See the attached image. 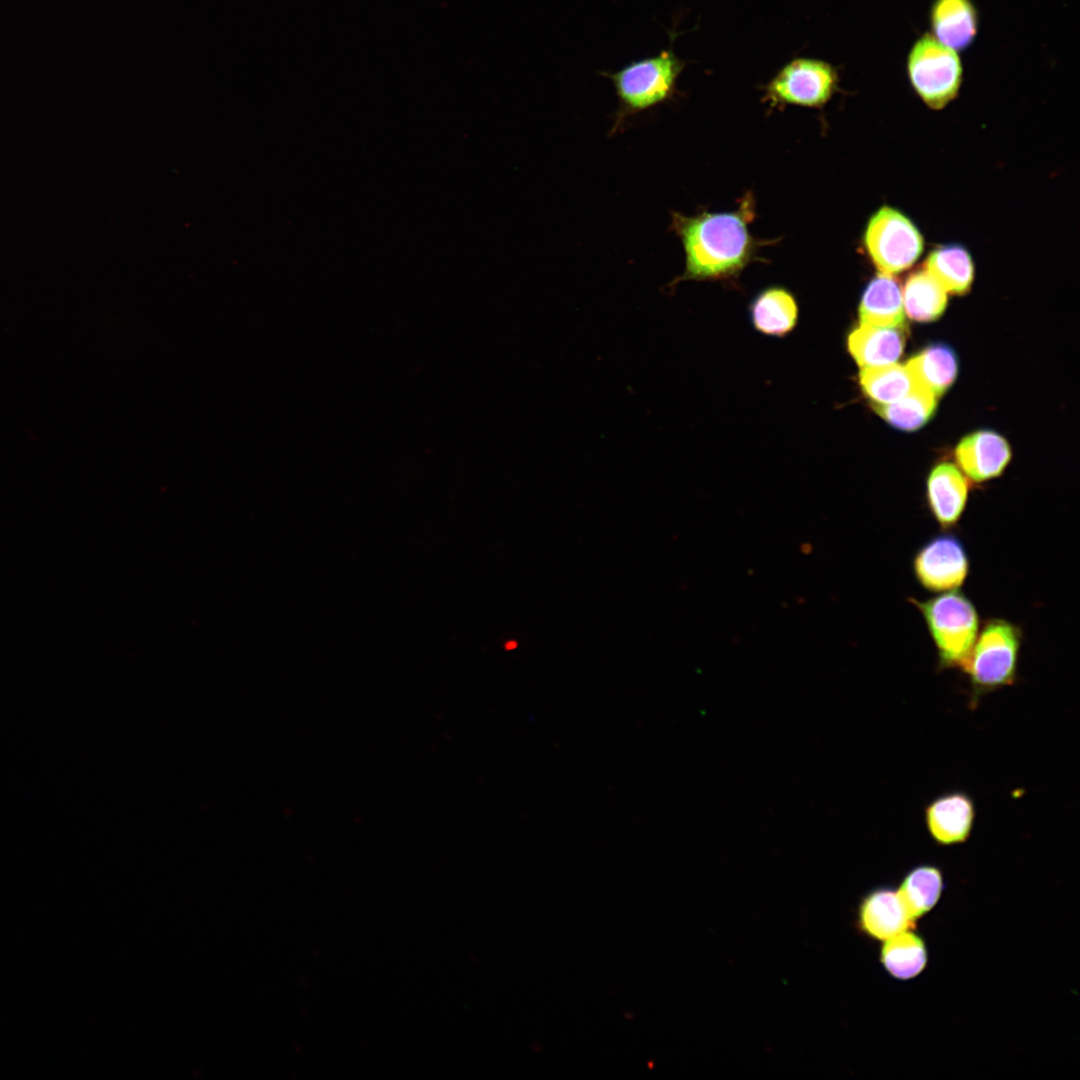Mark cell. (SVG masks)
Segmentation results:
<instances>
[{
  "label": "cell",
  "instance_id": "obj_10",
  "mask_svg": "<svg viewBox=\"0 0 1080 1080\" xmlns=\"http://www.w3.org/2000/svg\"><path fill=\"white\" fill-rule=\"evenodd\" d=\"M1011 455L1006 439L991 430L966 435L954 451L958 468L975 483L999 477L1008 466Z\"/></svg>",
  "mask_w": 1080,
  "mask_h": 1080
},
{
  "label": "cell",
  "instance_id": "obj_6",
  "mask_svg": "<svg viewBox=\"0 0 1080 1080\" xmlns=\"http://www.w3.org/2000/svg\"><path fill=\"white\" fill-rule=\"evenodd\" d=\"M864 245L879 273L893 276L917 261L924 241L908 217L892 207L883 206L867 223Z\"/></svg>",
  "mask_w": 1080,
  "mask_h": 1080
},
{
  "label": "cell",
  "instance_id": "obj_13",
  "mask_svg": "<svg viewBox=\"0 0 1080 1080\" xmlns=\"http://www.w3.org/2000/svg\"><path fill=\"white\" fill-rule=\"evenodd\" d=\"M905 330L860 324L847 337L848 351L861 368L895 363L904 350Z\"/></svg>",
  "mask_w": 1080,
  "mask_h": 1080
},
{
  "label": "cell",
  "instance_id": "obj_3",
  "mask_svg": "<svg viewBox=\"0 0 1080 1080\" xmlns=\"http://www.w3.org/2000/svg\"><path fill=\"white\" fill-rule=\"evenodd\" d=\"M908 601L924 619L939 668H961L979 632V614L973 602L958 589L925 600L910 597Z\"/></svg>",
  "mask_w": 1080,
  "mask_h": 1080
},
{
  "label": "cell",
  "instance_id": "obj_9",
  "mask_svg": "<svg viewBox=\"0 0 1080 1080\" xmlns=\"http://www.w3.org/2000/svg\"><path fill=\"white\" fill-rule=\"evenodd\" d=\"M968 478L954 464L935 465L926 479V504L932 518L943 531L958 525L967 506Z\"/></svg>",
  "mask_w": 1080,
  "mask_h": 1080
},
{
  "label": "cell",
  "instance_id": "obj_4",
  "mask_svg": "<svg viewBox=\"0 0 1080 1080\" xmlns=\"http://www.w3.org/2000/svg\"><path fill=\"white\" fill-rule=\"evenodd\" d=\"M1022 640L1023 632L1017 624L998 617L985 620L961 667L968 676L973 703L1015 683Z\"/></svg>",
  "mask_w": 1080,
  "mask_h": 1080
},
{
  "label": "cell",
  "instance_id": "obj_1",
  "mask_svg": "<svg viewBox=\"0 0 1080 1080\" xmlns=\"http://www.w3.org/2000/svg\"><path fill=\"white\" fill-rule=\"evenodd\" d=\"M672 228L685 252L680 279L727 276L740 270L752 253V238L744 214L702 213L687 217L672 213Z\"/></svg>",
  "mask_w": 1080,
  "mask_h": 1080
},
{
  "label": "cell",
  "instance_id": "obj_14",
  "mask_svg": "<svg viewBox=\"0 0 1080 1080\" xmlns=\"http://www.w3.org/2000/svg\"><path fill=\"white\" fill-rule=\"evenodd\" d=\"M934 38L953 50H964L978 32V13L972 0H934L930 9Z\"/></svg>",
  "mask_w": 1080,
  "mask_h": 1080
},
{
  "label": "cell",
  "instance_id": "obj_21",
  "mask_svg": "<svg viewBox=\"0 0 1080 1080\" xmlns=\"http://www.w3.org/2000/svg\"><path fill=\"white\" fill-rule=\"evenodd\" d=\"M947 295L925 269L916 271L907 278L903 287L905 314L917 322L937 320L946 309Z\"/></svg>",
  "mask_w": 1080,
  "mask_h": 1080
},
{
  "label": "cell",
  "instance_id": "obj_7",
  "mask_svg": "<svg viewBox=\"0 0 1080 1080\" xmlns=\"http://www.w3.org/2000/svg\"><path fill=\"white\" fill-rule=\"evenodd\" d=\"M836 69L815 58H795L784 65L767 84L766 99L772 105L821 107L838 88Z\"/></svg>",
  "mask_w": 1080,
  "mask_h": 1080
},
{
  "label": "cell",
  "instance_id": "obj_17",
  "mask_svg": "<svg viewBox=\"0 0 1080 1080\" xmlns=\"http://www.w3.org/2000/svg\"><path fill=\"white\" fill-rule=\"evenodd\" d=\"M883 942L880 963L893 978L909 980L925 969L928 961L926 943L913 929L900 932Z\"/></svg>",
  "mask_w": 1080,
  "mask_h": 1080
},
{
  "label": "cell",
  "instance_id": "obj_2",
  "mask_svg": "<svg viewBox=\"0 0 1080 1080\" xmlns=\"http://www.w3.org/2000/svg\"><path fill=\"white\" fill-rule=\"evenodd\" d=\"M684 66L685 62L669 48L657 55L631 61L616 71L601 72L611 81L619 104L611 134L617 132L628 117L669 100Z\"/></svg>",
  "mask_w": 1080,
  "mask_h": 1080
},
{
  "label": "cell",
  "instance_id": "obj_22",
  "mask_svg": "<svg viewBox=\"0 0 1080 1080\" xmlns=\"http://www.w3.org/2000/svg\"><path fill=\"white\" fill-rule=\"evenodd\" d=\"M859 384L871 404L876 405L893 403L916 386L906 365L897 362L861 368Z\"/></svg>",
  "mask_w": 1080,
  "mask_h": 1080
},
{
  "label": "cell",
  "instance_id": "obj_8",
  "mask_svg": "<svg viewBox=\"0 0 1080 1080\" xmlns=\"http://www.w3.org/2000/svg\"><path fill=\"white\" fill-rule=\"evenodd\" d=\"M970 560L959 537L945 531L927 540L915 552L912 571L927 591L943 593L959 589L966 581Z\"/></svg>",
  "mask_w": 1080,
  "mask_h": 1080
},
{
  "label": "cell",
  "instance_id": "obj_11",
  "mask_svg": "<svg viewBox=\"0 0 1080 1080\" xmlns=\"http://www.w3.org/2000/svg\"><path fill=\"white\" fill-rule=\"evenodd\" d=\"M976 816L975 803L964 791L943 793L928 803L924 818L931 838L939 845L964 843L970 837Z\"/></svg>",
  "mask_w": 1080,
  "mask_h": 1080
},
{
  "label": "cell",
  "instance_id": "obj_16",
  "mask_svg": "<svg viewBox=\"0 0 1080 1080\" xmlns=\"http://www.w3.org/2000/svg\"><path fill=\"white\" fill-rule=\"evenodd\" d=\"M916 385L937 398L954 383L958 373L955 352L946 344H932L905 363Z\"/></svg>",
  "mask_w": 1080,
  "mask_h": 1080
},
{
  "label": "cell",
  "instance_id": "obj_15",
  "mask_svg": "<svg viewBox=\"0 0 1080 1080\" xmlns=\"http://www.w3.org/2000/svg\"><path fill=\"white\" fill-rule=\"evenodd\" d=\"M860 324L905 327L902 290L892 275L879 273L866 286L858 306Z\"/></svg>",
  "mask_w": 1080,
  "mask_h": 1080
},
{
  "label": "cell",
  "instance_id": "obj_23",
  "mask_svg": "<svg viewBox=\"0 0 1080 1080\" xmlns=\"http://www.w3.org/2000/svg\"><path fill=\"white\" fill-rule=\"evenodd\" d=\"M871 406L889 425L911 432L921 428L934 415L937 397L916 385L911 392L893 403Z\"/></svg>",
  "mask_w": 1080,
  "mask_h": 1080
},
{
  "label": "cell",
  "instance_id": "obj_19",
  "mask_svg": "<svg viewBox=\"0 0 1080 1080\" xmlns=\"http://www.w3.org/2000/svg\"><path fill=\"white\" fill-rule=\"evenodd\" d=\"M943 889L941 869L932 864H920L905 874L897 892L909 916L916 922L935 907Z\"/></svg>",
  "mask_w": 1080,
  "mask_h": 1080
},
{
  "label": "cell",
  "instance_id": "obj_12",
  "mask_svg": "<svg viewBox=\"0 0 1080 1080\" xmlns=\"http://www.w3.org/2000/svg\"><path fill=\"white\" fill-rule=\"evenodd\" d=\"M856 926L864 936L885 941L900 932L914 929L915 921L909 916L897 890L880 886L861 899Z\"/></svg>",
  "mask_w": 1080,
  "mask_h": 1080
},
{
  "label": "cell",
  "instance_id": "obj_20",
  "mask_svg": "<svg viewBox=\"0 0 1080 1080\" xmlns=\"http://www.w3.org/2000/svg\"><path fill=\"white\" fill-rule=\"evenodd\" d=\"M751 320L755 329L765 335L784 336L797 323L798 306L785 289L769 288L754 299Z\"/></svg>",
  "mask_w": 1080,
  "mask_h": 1080
},
{
  "label": "cell",
  "instance_id": "obj_5",
  "mask_svg": "<svg viewBox=\"0 0 1080 1080\" xmlns=\"http://www.w3.org/2000/svg\"><path fill=\"white\" fill-rule=\"evenodd\" d=\"M907 74L922 101L932 109H941L957 96L963 69L955 50L925 34L908 54Z\"/></svg>",
  "mask_w": 1080,
  "mask_h": 1080
},
{
  "label": "cell",
  "instance_id": "obj_18",
  "mask_svg": "<svg viewBox=\"0 0 1080 1080\" xmlns=\"http://www.w3.org/2000/svg\"><path fill=\"white\" fill-rule=\"evenodd\" d=\"M924 269L947 294H966L974 279L972 258L969 252L959 245H945L931 251Z\"/></svg>",
  "mask_w": 1080,
  "mask_h": 1080
}]
</instances>
